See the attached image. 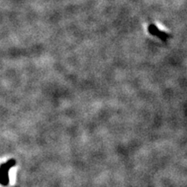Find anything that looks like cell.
I'll return each instance as SVG.
<instances>
[{
  "instance_id": "1",
  "label": "cell",
  "mask_w": 187,
  "mask_h": 187,
  "mask_svg": "<svg viewBox=\"0 0 187 187\" xmlns=\"http://www.w3.org/2000/svg\"><path fill=\"white\" fill-rule=\"evenodd\" d=\"M15 164V161L11 160L8 164H5L0 168V183L3 185L8 184V171L11 167V165Z\"/></svg>"
}]
</instances>
